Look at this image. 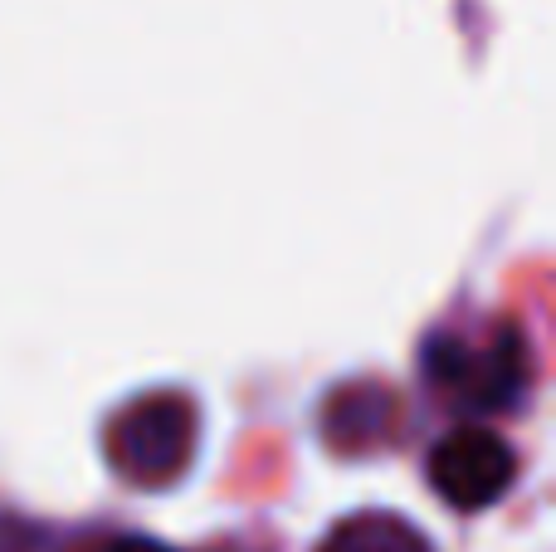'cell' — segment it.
<instances>
[{"mask_svg": "<svg viewBox=\"0 0 556 552\" xmlns=\"http://www.w3.org/2000/svg\"><path fill=\"white\" fill-rule=\"evenodd\" d=\"M195 450V411L186 397H142L113 421L108 430V455L123 475L142 485H162L186 469Z\"/></svg>", "mask_w": 556, "mask_h": 552, "instance_id": "obj_1", "label": "cell"}, {"mask_svg": "<svg viewBox=\"0 0 556 552\" xmlns=\"http://www.w3.org/2000/svg\"><path fill=\"white\" fill-rule=\"evenodd\" d=\"M513 475H518L513 450L503 446L493 430H479V426L454 430V436H444L440 446L430 450V485H434V494H440L444 504L464 509V514L498 504V499L508 494Z\"/></svg>", "mask_w": 556, "mask_h": 552, "instance_id": "obj_2", "label": "cell"}, {"mask_svg": "<svg viewBox=\"0 0 556 552\" xmlns=\"http://www.w3.org/2000/svg\"><path fill=\"white\" fill-rule=\"evenodd\" d=\"M459 391H469V401L479 406H508L513 397L522 391V333L518 328H498L489 352L473 357L469 352V367L459 377Z\"/></svg>", "mask_w": 556, "mask_h": 552, "instance_id": "obj_3", "label": "cell"}, {"mask_svg": "<svg viewBox=\"0 0 556 552\" xmlns=\"http://www.w3.org/2000/svg\"><path fill=\"white\" fill-rule=\"evenodd\" d=\"M464 367H469V348H464L459 338H450V333L425 338V377L430 381H440V387H459Z\"/></svg>", "mask_w": 556, "mask_h": 552, "instance_id": "obj_4", "label": "cell"}, {"mask_svg": "<svg viewBox=\"0 0 556 552\" xmlns=\"http://www.w3.org/2000/svg\"><path fill=\"white\" fill-rule=\"evenodd\" d=\"M113 552H172V548H162V543H147V538H127V543H117Z\"/></svg>", "mask_w": 556, "mask_h": 552, "instance_id": "obj_5", "label": "cell"}]
</instances>
